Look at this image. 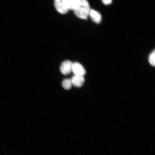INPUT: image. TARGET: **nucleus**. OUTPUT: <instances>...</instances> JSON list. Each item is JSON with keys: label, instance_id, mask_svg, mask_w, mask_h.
Listing matches in <instances>:
<instances>
[{"label": "nucleus", "instance_id": "7ed1b4c3", "mask_svg": "<svg viewBox=\"0 0 155 155\" xmlns=\"http://www.w3.org/2000/svg\"><path fill=\"white\" fill-rule=\"evenodd\" d=\"M72 72L75 75L84 76L86 73L84 68L78 62L73 63Z\"/></svg>", "mask_w": 155, "mask_h": 155}, {"label": "nucleus", "instance_id": "9d476101", "mask_svg": "<svg viewBox=\"0 0 155 155\" xmlns=\"http://www.w3.org/2000/svg\"><path fill=\"white\" fill-rule=\"evenodd\" d=\"M103 3L106 5H108L111 4L112 0H102Z\"/></svg>", "mask_w": 155, "mask_h": 155}, {"label": "nucleus", "instance_id": "f257e3e1", "mask_svg": "<svg viewBox=\"0 0 155 155\" xmlns=\"http://www.w3.org/2000/svg\"><path fill=\"white\" fill-rule=\"evenodd\" d=\"M90 4L87 0H81L78 5L74 11L75 15L82 19H87L91 11Z\"/></svg>", "mask_w": 155, "mask_h": 155}, {"label": "nucleus", "instance_id": "0eeeda50", "mask_svg": "<svg viewBox=\"0 0 155 155\" xmlns=\"http://www.w3.org/2000/svg\"><path fill=\"white\" fill-rule=\"evenodd\" d=\"M81 0H66L69 10H74L78 5Z\"/></svg>", "mask_w": 155, "mask_h": 155}, {"label": "nucleus", "instance_id": "423d86ee", "mask_svg": "<svg viewBox=\"0 0 155 155\" xmlns=\"http://www.w3.org/2000/svg\"><path fill=\"white\" fill-rule=\"evenodd\" d=\"M89 15L91 17L92 20L97 24H99L101 22V15L98 12L94 10V9H91Z\"/></svg>", "mask_w": 155, "mask_h": 155}, {"label": "nucleus", "instance_id": "39448f33", "mask_svg": "<svg viewBox=\"0 0 155 155\" xmlns=\"http://www.w3.org/2000/svg\"><path fill=\"white\" fill-rule=\"evenodd\" d=\"M71 79L72 85L77 87L82 86L85 82L84 76L74 75Z\"/></svg>", "mask_w": 155, "mask_h": 155}, {"label": "nucleus", "instance_id": "6e6552de", "mask_svg": "<svg viewBox=\"0 0 155 155\" xmlns=\"http://www.w3.org/2000/svg\"><path fill=\"white\" fill-rule=\"evenodd\" d=\"M62 85L63 88L67 90L70 89L72 86L71 79H67L64 80L62 83Z\"/></svg>", "mask_w": 155, "mask_h": 155}, {"label": "nucleus", "instance_id": "f03ea898", "mask_svg": "<svg viewBox=\"0 0 155 155\" xmlns=\"http://www.w3.org/2000/svg\"><path fill=\"white\" fill-rule=\"evenodd\" d=\"M54 3L56 9L61 14H65L69 10L66 0H55Z\"/></svg>", "mask_w": 155, "mask_h": 155}, {"label": "nucleus", "instance_id": "1a4fd4ad", "mask_svg": "<svg viewBox=\"0 0 155 155\" xmlns=\"http://www.w3.org/2000/svg\"><path fill=\"white\" fill-rule=\"evenodd\" d=\"M149 61L151 65L154 66L155 65V51L154 50L149 56Z\"/></svg>", "mask_w": 155, "mask_h": 155}, {"label": "nucleus", "instance_id": "20e7f679", "mask_svg": "<svg viewBox=\"0 0 155 155\" xmlns=\"http://www.w3.org/2000/svg\"><path fill=\"white\" fill-rule=\"evenodd\" d=\"M73 63L69 61H66L61 64L60 70L64 75H68L72 72Z\"/></svg>", "mask_w": 155, "mask_h": 155}]
</instances>
